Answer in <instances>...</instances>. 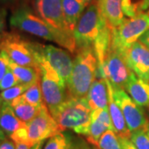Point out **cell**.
<instances>
[{
  "label": "cell",
  "mask_w": 149,
  "mask_h": 149,
  "mask_svg": "<svg viewBox=\"0 0 149 149\" xmlns=\"http://www.w3.org/2000/svg\"><path fill=\"white\" fill-rule=\"evenodd\" d=\"M98 61L93 47L77 50L66 88L70 98L83 99L97 77Z\"/></svg>",
  "instance_id": "6da1fadb"
},
{
  "label": "cell",
  "mask_w": 149,
  "mask_h": 149,
  "mask_svg": "<svg viewBox=\"0 0 149 149\" xmlns=\"http://www.w3.org/2000/svg\"><path fill=\"white\" fill-rule=\"evenodd\" d=\"M91 112L85 98H69L52 115L62 132L70 129L75 133L85 137L90 129Z\"/></svg>",
  "instance_id": "7a4b0ae2"
},
{
  "label": "cell",
  "mask_w": 149,
  "mask_h": 149,
  "mask_svg": "<svg viewBox=\"0 0 149 149\" xmlns=\"http://www.w3.org/2000/svg\"><path fill=\"white\" fill-rule=\"evenodd\" d=\"M34 8L35 12L58 36V45L75 54L77 48L74 35L70 32L65 20L62 0H34Z\"/></svg>",
  "instance_id": "3957f363"
},
{
  "label": "cell",
  "mask_w": 149,
  "mask_h": 149,
  "mask_svg": "<svg viewBox=\"0 0 149 149\" xmlns=\"http://www.w3.org/2000/svg\"><path fill=\"white\" fill-rule=\"evenodd\" d=\"M36 60L40 70L43 100L50 113H52L70 97L63 80L47 61L39 56H36Z\"/></svg>",
  "instance_id": "277c9868"
},
{
  "label": "cell",
  "mask_w": 149,
  "mask_h": 149,
  "mask_svg": "<svg viewBox=\"0 0 149 149\" xmlns=\"http://www.w3.org/2000/svg\"><path fill=\"white\" fill-rule=\"evenodd\" d=\"M108 26L97 3L89 4L80 17L73 33L77 50L93 47L102 32Z\"/></svg>",
  "instance_id": "5b68a950"
},
{
  "label": "cell",
  "mask_w": 149,
  "mask_h": 149,
  "mask_svg": "<svg viewBox=\"0 0 149 149\" xmlns=\"http://www.w3.org/2000/svg\"><path fill=\"white\" fill-rule=\"evenodd\" d=\"M10 25L48 42L59 44V38L53 29L36 12L28 7H20L11 15Z\"/></svg>",
  "instance_id": "8992f818"
},
{
  "label": "cell",
  "mask_w": 149,
  "mask_h": 149,
  "mask_svg": "<svg viewBox=\"0 0 149 149\" xmlns=\"http://www.w3.org/2000/svg\"><path fill=\"white\" fill-rule=\"evenodd\" d=\"M149 29V14L141 12L135 16L124 18L122 24L112 29L111 45L123 52L138 42Z\"/></svg>",
  "instance_id": "52a82bcc"
},
{
  "label": "cell",
  "mask_w": 149,
  "mask_h": 149,
  "mask_svg": "<svg viewBox=\"0 0 149 149\" xmlns=\"http://www.w3.org/2000/svg\"><path fill=\"white\" fill-rule=\"evenodd\" d=\"M0 49L14 63L39 69L33 52L32 42H27L16 32H3L1 34Z\"/></svg>",
  "instance_id": "ba28073f"
},
{
  "label": "cell",
  "mask_w": 149,
  "mask_h": 149,
  "mask_svg": "<svg viewBox=\"0 0 149 149\" xmlns=\"http://www.w3.org/2000/svg\"><path fill=\"white\" fill-rule=\"evenodd\" d=\"M131 70L125 62L122 52L110 46L104 63L97 70V77L108 79L113 87L124 88Z\"/></svg>",
  "instance_id": "9c48e42d"
},
{
  "label": "cell",
  "mask_w": 149,
  "mask_h": 149,
  "mask_svg": "<svg viewBox=\"0 0 149 149\" xmlns=\"http://www.w3.org/2000/svg\"><path fill=\"white\" fill-rule=\"evenodd\" d=\"M32 48L35 58L39 56L47 61L66 85L73 67V60L68 51L51 44L43 45L37 42H32Z\"/></svg>",
  "instance_id": "30bf717a"
},
{
  "label": "cell",
  "mask_w": 149,
  "mask_h": 149,
  "mask_svg": "<svg viewBox=\"0 0 149 149\" xmlns=\"http://www.w3.org/2000/svg\"><path fill=\"white\" fill-rule=\"evenodd\" d=\"M26 128L28 145L31 148L37 143L44 142L62 132L46 104L42 107L35 117L26 123Z\"/></svg>",
  "instance_id": "8fae6325"
},
{
  "label": "cell",
  "mask_w": 149,
  "mask_h": 149,
  "mask_svg": "<svg viewBox=\"0 0 149 149\" xmlns=\"http://www.w3.org/2000/svg\"><path fill=\"white\" fill-rule=\"evenodd\" d=\"M113 88L114 99L122 111L129 131L132 133L139 129H146L149 120L145 114L143 108L133 101L123 89L118 87Z\"/></svg>",
  "instance_id": "7c38bea8"
},
{
  "label": "cell",
  "mask_w": 149,
  "mask_h": 149,
  "mask_svg": "<svg viewBox=\"0 0 149 149\" xmlns=\"http://www.w3.org/2000/svg\"><path fill=\"white\" fill-rule=\"evenodd\" d=\"M123 55L130 70L139 78L149 82V48L138 41Z\"/></svg>",
  "instance_id": "4fadbf2b"
},
{
  "label": "cell",
  "mask_w": 149,
  "mask_h": 149,
  "mask_svg": "<svg viewBox=\"0 0 149 149\" xmlns=\"http://www.w3.org/2000/svg\"><path fill=\"white\" fill-rule=\"evenodd\" d=\"M109 90V111L111 117L113 131L116 133L118 138L130 139L131 132L129 131L125 118L123 117L122 111L117 104L113 96V88L108 79H105Z\"/></svg>",
  "instance_id": "5bb4252c"
},
{
  "label": "cell",
  "mask_w": 149,
  "mask_h": 149,
  "mask_svg": "<svg viewBox=\"0 0 149 149\" xmlns=\"http://www.w3.org/2000/svg\"><path fill=\"white\" fill-rule=\"evenodd\" d=\"M123 90L139 106L149 109V82L140 79L131 71Z\"/></svg>",
  "instance_id": "9a60e30c"
},
{
  "label": "cell",
  "mask_w": 149,
  "mask_h": 149,
  "mask_svg": "<svg viewBox=\"0 0 149 149\" xmlns=\"http://www.w3.org/2000/svg\"><path fill=\"white\" fill-rule=\"evenodd\" d=\"M97 5L111 29L118 27L124 20L122 0H97Z\"/></svg>",
  "instance_id": "2e32d148"
},
{
  "label": "cell",
  "mask_w": 149,
  "mask_h": 149,
  "mask_svg": "<svg viewBox=\"0 0 149 149\" xmlns=\"http://www.w3.org/2000/svg\"><path fill=\"white\" fill-rule=\"evenodd\" d=\"M85 100L91 110L109 109V90L106 80L96 78L85 96Z\"/></svg>",
  "instance_id": "e0dca14e"
},
{
  "label": "cell",
  "mask_w": 149,
  "mask_h": 149,
  "mask_svg": "<svg viewBox=\"0 0 149 149\" xmlns=\"http://www.w3.org/2000/svg\"><path fill=\"white\" fill-rule=\"evenodd\" d=\"M88 4L83 0H62V9L67 27L72 34Z\"/></svg>",
  "instance_id": "ac0fdd59"
},
{
  "label": "cell",
  "mask_w": 149,
  "mask_h": 149,
  "mask_svg": "<svg viewBox=\"0 0 149 149\" xmlns=\"http://www.w3.org/2000/svg\"><path fill=\"white\" fill-rule=\"evenodd\" d=\"M25 123L17 118L13 108L8 104L3 103L0 111V128L4 132L6 136L10 138Z\"/></svg>",
  "instance_id": "d6986e66"
},
{
  "label": "cell",
  "mask_w": 149,
  "mask_h": 149,
  "mask_svg": "<svg viewBox=\"0 0 149 149\" xmlns=\"http://www.w3.org/2000/svg\"><path fill=\"white\" fill-rule=\"evenodd\" d=\"M9 68L14 73L19 83L27 85H32L41 80L40 70L31 66L20 65L10 60Z\"/></svg>",
  "instance_id": "ffe728a7"
},
{
  "label": "cell",
  "mask_w": 149,
  "mask_h": 149,
  "mask_svg": "<svg viewBox=\"0 0 149 149\" xmlns=\"http://www.w3.org/2000/svg\"><path fill=\"white\" fill-rule=\"evenodd\" d=\"M44 104L41 106H36L30 104L27 102L22 101L17 98L9 104L17 118L24 123H27L35 117Z\"/></svg>",
  "instance_id": "44dd1931"
},
{
  "label": "cell",
  "mask_w": 149,
  "mask_h": 149,
  "mask_svg": "<svg viewBox=\"0 0 149 149\" xmlns=\"http://www.w3.org/2000/svg\"><path fill=\"white\" fill-rule=\"evenodd\" d=\"M109 130V128L106 125L101 122L99 118L91 115V125L89 133L85 136L86 141L90 145H92L94 149H98L99 141L101 139L102 135Z\"/></svg>",
  "instance_id": "7402d4cb"
},
{
  "label": "cell",
  "mask_w": 149,
  "mask_h": 149,
  "mask_svg": "<svg viewBox=\"0 0 149 149\" xmlns=\"http://www.w3.org/2000/svg\"><path fill=\"white\" fill-rule=\"evenodd\" d=\"M17 99L20 100L22 101L27 102L32 105H36V106H41L44 104L45 102L43 100L40 80L31 85L22 95L17 97Z\"/></svg>",
  "instance_id": "603a6c76"
},
{
  "label": "cell",
  "mask_w": 149,
  "mask_h": 149,
  "mask_svg": "<svg viewBox=\"0 0 149 149\" xmlns=\"http://www.w3.org/2000/svg\"><path fill=\"white\" fill-rule=\"evenodd\" d=\"M74 139L70 133L61 132L48 139L42 149H69Z\"/></svg>",
  "instance_id": "cb8c5ba5"
},
{
  "label": "cell",
  "mask_w": 149,
  "mask_h": 149,
  "mask_svg": "<svg viewBox=\"0 0 149 149\" xmlns=\"http://www.w3.org/2000/svg\"><path fill=\"white\" fill-rule=\"evenodd\" d=\"M98 149H122L119 139L113 130H107L99 141Z\"/></svg>",
  "instance_id": "d4e9b609"
},
{
  "label": "cell",
  "mask_w": 149,
  "mask_h": 149,
  "mask_svg": "<svg viewBox=\"0 0 149 149\" xmlns=\"http://www.w3.org/2000/svg\"><path fill=\"white\" fill-rule=\"evenodd\" d=\"M29 87H30V85L19 83L17 85L11 87L9 89L2 91L0 93V95H1V98H2L3 103L9 104L13 100H15L16 98L22 95Z\"/></svg>",
  "instance_id": "484cf974"
},
{
  "label": "cell",
  "mask_w": 149,
  "mask_h": 149,
  "mask_svg": "<svg viewBox=\"0 0 149 149\" xmlns=\"http://www.w3.org/2000/svg\"><path fill=\"white\" fill-rule=\"evenodd\" d=\"M145 0H122L123 12L127 17L135 16L141 12H143Z\"/></svg>",
  "instance_id": "4316f807"
},
{
  "label": "cell",
  "mask_w": 149,
  "mask_h": 149,
  "mask_svg": "<svg viewBox=\"0 0 149 149\" xmlns=\"http://www.w3.org/2000/svg\"><path fill=\"white\" fill-rule=\"evenodd\" d=\"M130 140L138 149H149V135L146 129H139L132 132Z\"/></svg>",
  "instance_id": "83f0119b"
},
{
  "label": "cell",
  "mask_w": 149,
  "mask_h": 149,
  "mask_svg": "<svg viewBox=\"0 0 149 149\" xmlns=\"http://www.w3.org/2000/svg\"><path fill=\"white\" fill-rule=\"evenodd\" d=\"M17 84H19V81L14 73L9 68L5 75L3 77V79L0 80V91H2L7 90V89H9Z\"/></svg>",
  "instance_id": "f1b7e54d"
},
{
  "label": "cell",
  "mask_w": 149,
  "mask_h": 149,
  "mask_svg": "<svg viewBox=\"0 0 149 149\" xmlns=\"http://www.w3.org/2000/svg\"><path fill=\"white\" fill-rule=\"evenodd\" d=\"M9 62L10 58L8 56V55L1 51L0 52V80L3 79V77L5 75L7 71L9 70Z\"/></svg>",
  "instance_id": "f546056e"
},
{
  "label": "cell",
  "mask_w": 149,
  "mask_h": 149,
  "mask_svg": "<svg viewBox=\"0 0 149 149\" xmlns=\"http://www.w3.org/2000/svg\"><path fill=\"white\" fill-rule=\"evenodd\" d=\"M69 149H91L90 144L81 138H75Z\"/></svg>",
  "instance_id": "4dcf8cb0"
},
{
  "label": "cell",
  "mask_w": 149,
  "mask_h": 149,
  "mask_svg": "<svg viewBox=\"0 0 149 149\" xmlns=\"http://www.w3.org/2000/svg\"><path fill=\"white\" fill-rule=\"evenodd\" d=\"M119 143L121 145L122 149H138L137 147L133 144V143L130 140V139H122L118 138Z\"/></svg>",
  "instance_id": "1f68e13d"
},
{
  "label": "cell",
  "mask_w": 149,
  "mask_h": 149,
  "mask_svg": "<svg viewBox=\"0 0 149 149\" xmlns=\"http://www.w3.org/2000/svg\"><path fill=\"white\" fill-rule=\"evenodd\" d=\"M0 149H16V145L11 139H6L0 143Z\"/></svg>",
  "instance_id": "d6a6232c"
},
{
  "label": "cell",
  "mask_w": 149,
  "mask_h": 149,
  "mask_svg": "<svg viewBox=\"0 0 149 149\" xmlns=\"http://www.w3.org/2000/svg\"><path fill=\"white\" fill-rule=\"evenodd\" d=\"M139 42L144 44L148 48H149V29L143 34V36L139 38Z\"/></svg>",
  "instance_id": "836d02e7"
},
{
  "label": "cell",
  "mask_w": 149,
  "mask_h": 149,
  "mask_svg": "<svg viewBox=\"0 0 149 149\" xmlns=\"http://www.w3.org/2000/svg\"><path fill=\"white\" fill-rule=\"evenodd\" d=\"M5 11L0 8V32H2L5 27Z\"/></svg>",
  "instance_id": "e575fe53"
},
{
  "label": "cell",
  "mask_w": 149,
  "mask_h": 149,
  "mask_svg": "<svg viewBox=\"0 0 149 149\" xmlns=\"http://www.w3.org/2000/svg\"><path fill=\"white\" fill-rule=\"evenodd\" d=\"M15 145H16V149H31V147L28 146L27 144L18 143H15Z\"/></svg>",
  "instance_id": "d590c367"
},
{
  "label": "cell",
  "mask_w": 149,
  "mask_h": 149,
  "mask_svg": "<svg viewBox=\"0 0 149 149\" xmlns=\"http://www.w3.org/2000/svg\"><path fill=\"white\" fill-rule=\"evenodd\" d=\"M43 144L44 142H40V143H37L35 145H33L31 149H42L43 148Z\"/></svg>",
  "instance_id": "8d00e7d4"
},
{
  "label": "cell",
  "mask_w": 149,
  "mask_h": 149,
  "mask_svg": "<svg viewBox=\"0 0 149 149\" xmlns=\"http://www.w3.org/2000/svg\"><path fill=\"white\" fill-rule=\"evenodd\" d=\"M6 139V134L4 133V132L2 130V128H0V142L3 141Z\"/></svg>",
  "instance_id": "74e56055"
},
{
  "label": "cell",
  "mask_w": 149,
  "mask_h": 149,
  "mask_svg": "<svg viewBox=\"0 0 149 149\" xmlns=\"http://www.w3.org/2000/svg\"><path fill=\"white\" fill-rule=\"evenodd\" d=\"M149 9V0H145L143 5V11Z\"/></svg>",
  "instance_id": "f35d334b"
},
{
  "label": "cell",
  "mask_w": 149,
  "mask_h": 149,
  "mask_svg": "<svg viewBox=\"0 0 149 149\" xmlns=\"http://www.w3.org/2000/svg\"><path fill=\"white\" fill-rule=\"evenodd\" d=\"M3 100L1 98V95H0V111H1V109L3 107Z\"/></svg>",
  "instance_id": "ab89813d"
},
{
  "label": "cell",
  "mask_w": 149,
  "mask_h": 149,
  "mask_svg": "<svg viewBox=\"0 0 149 149\" xmlns=\"http://www.w3.org/2000/svg\"><path fill=\"white\" fill-rule=\"evenodd\" d=\"M83 1H84L85 3H86L88 5H89V4H91V2H92V0H83Z\"/></svg>",
  "instance_id": "60d3db41"
},
{
  "label": "cell",
  "mask_w": 149,
  "mask_h": 149,
  "mask_svg": "<svg viewBox=\"0 0 149 149\" xmlns=\"http://www.w3.org/2000/svg\"><path fill=\"white\" fill-rule=\"evenodd\" d=\"M146 131H147V133H148V135H149V123H148V127H147V128H146Z\"/></svg>",
  "instance_id": "b9f144b4"
},
{
  "label": "cell",
  "mask_w": 149,
  "mask_h": 149,
  "mask_svg": "<svg viewBox=\"0 0 149 149\" xmlns=\"http://www.w3.org/2000/svg\"><path fill=\"white\" fill-rule=\"evenodd\" d=\"M0 40H1V34H0Z\"/></svg>",
  "instance_id": "7bdbcfd3"
},
{
  "label": "cell",
  "mask_w": 149,
  "mask_h": 149,
  "mask_svg": "<svg viewBox=\"0 0 149 149\" xmlns=\"http://www.w3.org/2000/svg\"><path fill=\"white\" fill-rule=\"evenodd\" d=\"M0 52H1V49H0Z\"/></svg>",
  "instance_id": "ee69618b"
},
{
  "label": "cell",
  "mask_w": 149,
  "mask_h": 149,
  "mask_svg": "<svg viewBox=\"0 0 149 149\" xmlns=\"http://www.w3.org/2000/svg\"><path fill=\"white\" fill-rule=\"evenodd\" d=\"M148 14H149V11H148Z\"/></svg>",
  "instance_id": "f6af8a7d"
},
{
  "label": "cell",
  "mask_w": 149,
  "mask_h": 149,
  "mask_svg": "<svg viewBox=\"0 0 149 149\" xmlns=\"http://www.w3.org/2000/svg\"><path fill=\"white\" fill-rule=\"evenodd\" d=\"M0 143H1V142H0Z\"/></svg>",
  "instance_id": "bcb514c9"
}]
</instances>
